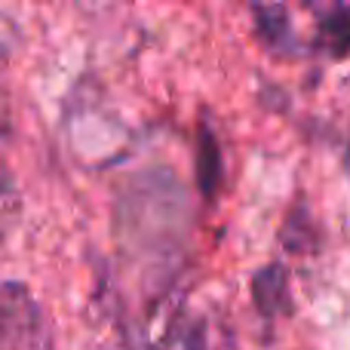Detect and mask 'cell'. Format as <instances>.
I'll return each instance as SVG.
<instances>
[{"label": "cell", "instance_id": "cell-1", "mask_svg": "<svg viewBox=\"0 0 350 350\" xmlns=\"http://www.w3.org/2000/svg\"><path fill=\"white\" fill-rule=\"evenodd\" d=\"M191 221V197L170 166H145L114 191L117 258L142 292L135 317L181 298L178 280L187 265Z\"/></svg>", "mask_w": 350, "mask_h": 350}, {"label": "cell", "instance_id": "cell-2", "mask_svg": "<svg viewBox=\"0 0 350 350\" xmlns=\"http://www.w3.org/2000/svg\"><path fill=\"white\" fill-rule=\"evenodd\" d=\"M0 350H55L49 310L28 283H0Z\"/></svg>", "mask_w": 350, "mask_h": 350}, {"label": "cell", "instance_id": "cell-3", "mask_svg": "<svg viewBox=\"0 0 350 350\" xmlns=\"http://www.w3.org/2000/svg\"><path fill=\"white\" fill-rule=\"evenodd\" d=\"M252 16V34L261 46L277 59H301L304 40L298 37L295 25H292L289 6L283 3H255L249 6Z\"/></svg>", "mask_w": 350, "mask_h": 350}, {"label": "cell", "instance_id": "cell-4", "mask_svg": "<svg viewBox=\"0 0 350 350\" xmlns=\"http://www.w3.org/2000/svg\"><path fill=\"white\" fill-rule=\"evenodd\" d=\"M249 301L265 323H277L295 310L292 301V277L283 261H267L249 280Z\"/></svg>", "mask_w": 350, "mask_h": 350}, {"label": "cell", "instance_id": "cell-5", "mask_svg": "<svg viewBox=\"0 0 350 350\" xmlns=\"http://www.w3.org/2000/svg\"><path fill=\"white\" fill-rule=\"evenodd\" d=\"M193 185L203 203H218L224 191V145L212 120L197 123L193 135Z\"/></svg>", "mask_w": 350, "mask_h": 350}, {"label": "cell", "instance_id": "cell-6", "mask_svg": "<svg viewBox=\"0 0 350 350\" xmlns=\"http://www.w3.org/2000/svg\"><path fill=\"white\" fill-rule=\"evenodd\" d=\"M317 16L314 22V40L310 46L323 53L326 59H350V6L347 3H329V6H310Z\"/></svg>", "mask_w": 350, "mask_h": 350}, {"label": "cell", "instance_id": "cell-7", "mask_svg": "<svg viewBox=\"0 0 350 350\" xmlns=\"http://www.w3.org/2000/svg\"><path fill=\"white\" fill-rule=\"evenodd\" d=\"M320 224H317L314 212L308 209L304 200H295L292 209L286 212L283 224H280V243H283L286 252H295V255H310L320 249Z\"/></svg>", "mask_w": 350, "mask_h": 350}, {"label": "cell", "instance_id": "cell-8", "mask_svg": "<svg viewBox=\"0 0 350 350\" xmlns=\"http://www.w3.org/2000/svg\"><path fill=\"white\" fill-rule=\"evenodd\" d=\"M197 350H237L230 326L224 320H218L215 314H209V310H203V329H200Z\"/></svg>", "mask_w": 350, "mask_h": 350}, {"label": "cell", "instance_id": "cell-9", "mask_svg": "<svg viewBox=\"0 0 350 350\" xmlns=\"http://www.w3.org/2000/svg\"><path fill=\"white\" fill-rule=\"evenodd\" d=\"M18 215H22V197H18L16 185L0 172V240L16 228Z\"/></svg>", "mask_w": 350, "mask_h": 350}, {"label": "cell", "instance_id": "cell-10", "mask_svg": "<svg viewBox=\"0 0 350 350\" xmlns=\"http://www.w3.org/2000/svg\"><path fill=\"white\" fill-rule=\"evenodd\" d=\"M18 49V22L6 12H0V80L6 74V65L12 62Z\"/></svg>", "mask_w": 350, "mask_h": 350}, {"label": "cell", "instance_id": "cell-11", "mask_svg": "<svg viewBox=\"0 0 350 350\" xmlns=\"http://www.w3.org/2000/svg\"><path fill=\"white\" fill-rule=\"evenodd\" d=\"M10 120H12V105H10V92H6L3 80H0V142L10 135Z\"/></svg>", "mask_w": 350, "mask_h": 350}, {"label": "cell", "instance_id": "cell-12", "mask_svg": "<svg viewBox=\"0 0 350 350\" xmlns=\"http://www.w3.org/2000/svg\"><path fill=\"white\" fill-rule=\"evenodd\" d=\"M347 170H350V148H347Z\"/></svg>", "mask_w": 350, "mask_h": 350}]
</instances>
